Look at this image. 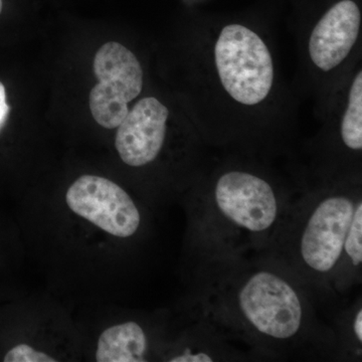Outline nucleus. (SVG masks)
<instances>
[{
  "label": "nucleus",
  "mask_w": 362,
  "mask_h": 362,
  "mask_svg": "<svg viewBox=\"0 0 362 362\" xmlns=\"http://www.w3.org/2000/svg\"><path fill=\"white\" fill-rule=\"evenodd\" d=\"M352 331L354 333V337L357 343L361 344L362 343V310L359 308L356 311V316H354V322H352Z\"/></svg>",
  "instance_id": "14"
},
{
  "label": "nucleus",
  "mask_w": 362,
  "mask_h": 362,
  "mask_svg": "<svg viewBox=\"0 0 362 362\" xmlns=\"http://www.w3.org/2000/svg\"><path fill=\"white\" fill-rule=\"evenodd\" d=\"M66 202L74 214L114 237H131L141 223L139 211L130 195L101 176H80L69 187Z\"/></svg>",
  "instance_id": "6"
},
{
  "label": "nucleus",
  "mask_w": 362,
  "mask_h": 362,
  "mask_svg": "<svg viewBox=\"0 0 362 362\" xmlns=\"http://www.w3.org/2000/svg\"><path fill=\"white\" fill-rule=\"evenodd\" d=\"M168 109L153 97L139 100L117 127L115 147L124 163L141 168L160 153L166 136Z\"/></svg>",
  "instance_id": "7"
},
{
  "label": "nucleus",
  "mask_w": 362,
  "mask_h": 362,
  "mask_svg": "<svg viewBox=\"0 0 362 362\" xmlns=\"http://www.w3.org/2000/svg\"><path fill=\"white\" fill-rule=\"evenodd\" d=\"M148 341L139 324L129 321L107 328L98 340V362L146 361Z\"/></svg>",
  "instance_id": "9"
},
{
  "label": "nucleus",
  "mask_w": 362,
  "mask_h": 362,
  "mask_svg": "<svg viewBox=\"0 0 362 362\" xmlns=\"http://www.w3.org/2000/svg\"><path fill=\"white\" fill-rule=\"evenodd\" d=\"M2 11V0H0V13H1Z\"/></svg>",
  "instance_id": "15"
},
{
  "label": "nucleus",
  "mask_w": 362,
  "mask_h": 362,
  "mask_svg": "<svg viewBox=\"0 0 362 362\" xmlns=\"http://www.w3.org/2000/svg\"><path fill=\"white\" fill-rule=\"evenodd\" d=\"M361 11L352 0H342L324 14L309 40V54L317 68L329 71L349 56L358 39Z\"/></svg>",
  "instance_id": "8"
},
{
  "label": "nucleus",
  "mask_w": 362,
  "mask_h": 362,
  "mask_svg": "<svg viewBox=\"0 0 362 362\" xmlns=\"http://www.w3.org/2000/svg\"><path fill=\"white\" fill-rule=\"evenodd\" d=\"M214 269L216 273L209 274L207 306L216 320L270 346L302 339L310 323V307L293 279L237 259H218Z\"/></svg>",
  "instance_id": "1"
},
{
  "label": "nucleus",
  "mask_w": 362,
  "mask_h": 362,
  "mask_svg": "<svg viewBox=\"0 0 362 362\" xmlns=\"http://www.w3.org/2000/svg\"><path fill=\"white\" fill-rule=\"evenodd\" d=\"M93 70L98 83L90 92L93 118L106 129H115L139 96L143 71L134 54L120 42H106L95 54Z\"/></svg>",
  "instance_id": "5"
},
{
  "label": "nucleus",
  "mask_w": 362,
  "mask_h": 362,
  "mask_svg": "<svg viewBox=\"0 0 362 362\" xmlns=\"http://www.w3.org/2000/svg\"><path fill=\"white\" fill-rule=\"evenodd\" d=\"M218 223L246 237H270L283 214L277 194L268 181L246 171L223 173L209 204Z\"/></svg>",
  "instance_id": "4"
},
{
  "label": "nucleus",
  "mask_w": 362,
  "mask_h": 362,
  "mask_svg": "<svg viewBox=\"0 0 362 362\" xmlns=\"http://www.w3.org/2000/svg\"><path fill=\"white\" fill-rule=\"evenodd\" d=\"M9 113H11V106L6 102V87L0 82V131L6 125Z\"/></svg>",
  "instance_id": "13"
},
{
  "label": "nucleus",
  "mask_w": 362,
  "mask_h": 362,
  "mask_svg": "<svg viewBox=\"0 0 362 362\" xmlns=\"http://www.w3.org/2000/svg\"><path fill=\"white\" fill-rule=\"evenodd\" d=\"M4 362H56L54 357L28 344L16 345L7 352Z\"/></svg>",
  "instance_id": "12"
},
{
  "label": "nucleus",
  "mask_w": 362,
  "mask_h": 362,
  "mask_svg": "<svg viewBox=\"0 0 362 362\" xmlns=\"http://www.w3.org/2000/svg\"><path fill=\"white\" fill-rule=\"evenodd\" d=\"M361 199L330 194L312 204L296 240L299 266L311 277L327 279L346 266L345 240Z\"/></svg>",
  "instance_id": "2"
},
{
  "label": "nucleus",
  "mask_w": 362,
  "mask_h": 362,
  "mask_svg": "<svg viewBox=\"0 0 362 362\" xmlns=\"http://www.w3.org/2000/svg\"><path fill=\"white\" fill-rule=\"evenodd\" d=\"M342 141L349 148L362 149V73L354 78L349 90V105L342 118Z\"/></svg>",
  "instance_id": "10"
},
{
  "label": "nucleus",
  "mask_w": 362,
  "mask_h": 362,
  "mask_svg": "<svg viewBox=\"0 0 362 362\" xmlns=\"http://www.w3.org/2000/svg\"><path fill=\"white\" fill-rule=\"evenodd\" d=\"M344 256L349 270H361L362 264V202H359L345 240Z\"/></svg>",
  "instance_id": "11"
},
{
  "label": "nucleus",
  "mask_w": 362,
  "mask_h": 362,
  "mask_svg": "<svg viewBox=\"0 0 362 362\" xmlns=\"http://www.w3.org/2000/svg\"><path fill=\"white\" fill-rule=\"evenodd\" d=\"M221 85L235 101L254 106L266 99L274 81L270 51L246 26L226 25L214 47Z\"/></svg>",
  "instance_id": "3"
}]
</instances>
